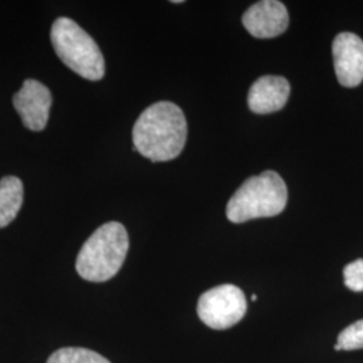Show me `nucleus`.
Returning <instances> with one entry per match:
<instances>
[{"mask_svg": "<svg viewBox=\"0 0 363 363\" xmlns=\"http://www.w3.org/2000/svg\"><path fill=\"white\" fill-rule=\"evenodd\" d=\"M135 150L152 162H167L181 155L187 139V123L181 108L169 101L148 106L135 123Z\"/></svg>", "mask_w": 363, "mask_h": 363, "instance_id": "obj_1", "label": "nucleus"}, {"mask_svg": "<svg viewBox=\"0 0 363 363\" xmlns=\"http://www.w3.org/2000/svg\"><path fill=\"white\" fill-rule=\"evenodd\" d=\"M130 249L125 228L118 222L100 226L81 247L76 261L78 274L93 283H103L121 269Z\"/></svg>", "mask_w": 363, "mask_h": 363, "instance_id": "obj_2", "label": "nucleus"}, {"mask_svg": "<svg viewBox=\"0 0 363 363\" xmlns=\"http://www.w3.org/2000/svg\"><path fill=\"white\" fill-rule=\"evenodd\" d=\"M286 182L274 171H265L241 184L226 206V217L233 223L274 217L286 208Z\"/></svg>", "mask_w": 363, "mask_h": 363, "instance_id": "obj_3", "label": "nucleus"}, {"mask_svg": "<svg viewBox=\"0 0 363 363\" xmlns=\"http://www.w3.org/2000/svg\"><path fill=\"white\" fill-rule=\"evenodd\" d=\"M52 43L60 60L78 76L89 81L104 77V55L94 39L69 18H58L52 26Z\"/></svg>", "mask_w": 363, "mask_h": 363, "instance_id": "obj_4", "label": "nucleus"}, {"mask_svg": "<svg viewBox=\"0 0 363 363\" xmlns=\"http://www.w3.org/2000/svg\"><path fill=\"white\" fill-rule=\"evenodd\" d=\"M247 311L245 294L233 284L214 286L201 295L196 312L213 330H228L242 320Z\"/></svg>", "mask_w": 363, "mask_h": 363, "instance_id": "obj_5", "label": "nucleus"}, {"mask_svg": "<svg viewBox=\"0 0 363 363\" xmlns=\"http://www.w3.org/2000/svg\"><path fill=\"white\" fill-rule=\"evenodd\" d=\"M13 106L28 130H45L52 108V93L37 79H26L13 99Z\"/></svg>", "mask_w": 363, "mask_h": 363, "instance_id": "obj_6", "label": "nucleus"}, {"mask_svg": "<svg viewBox=\"0 0 363 363\" xmlns=\"http://www.w3.org/2000/svg\"><path fill=\"white\" fill-rule=\"evenodd\" d=\"M334 67L337 81L355 88L363 81V40L352 33H340L333 42Z\"/></svg>", "mask_w": 363, "mask_h": 363, "instance_id": "obj_7", "label": "nucleus"}, {"mask_svg": "<svg viewBox=\"0 0 363 363\" xmlns=\"http://www.w3.org/2000/svg\"><path fill=\"white\" fill-rule=\"evenodd\" d=\"M242 23L255 38H274L286 31L289 16L281 1L262 0L247 9Z\"/></svg>", "mask_w": 363, "mask_h": 363, "instance_id": "obj_8", "label": "nucleus"}, {"mask_svg": "<svg viewBox=\"0 0 363 363\" xmlns=\"http://www.w3.org/2000/svg\"><path fill=\"white\" fill-rule=\"evenodd\" d=\"M291 93L289 82L280 76L259 78L249 89L247 105L255 113H273L286 106Z\"/></svg>", "mask_w": 363, "mask_h": 363, "instance_id": "obj_9", "label": "nucleus"}, {"mask_svg": "<svg viewBox=\"0 0 363 363\" xmlns=\"http://www.w3.org/2000/svg\"><path fill=\"white\" fill-rule=\"evenodd\" d=\"M23 205V183L16 177L0 181V228L10 225Z\"/></svg>", "mask_w": 363, "mask_h": 363, "instance_id": "obj_10", "label": "nucleus"}, {"mask_svg": "<svg viewBox=\"0 0 363 363\" xmlns=\"http://www.w3.org/2000/svg\"><path fill=\"white\" fill-rule=\"evenodd\" d=\"M48 363H111L96 351L81 347H65L52 352Z\"/></svg>", "mask_w": 363, "mask_h": 363, "instance_id": "obj_11", "label": "nucleus"}, {"mask_svg": "<svg viewBox=\"0 0 363 363\" xmlns=\"http://www.w3.org/2000/svg\"><path fill=\"white\" fill-rule=\"evenodd\" d=\"M363 349V319L342 330L337 337L335 350L352 351Z\"/></svg>", "mask_w": 363, "mask_h": 363, "instance_id": "obj_12", "label": "nucleus"}, {"mask_svg": "<svg viewBox=\"0 0 363 363\" xmlns=\"http://www.w3.org/2000/svg\"><path fill=\"white\" fill-rule=\"evenodd\" d=\"M345 284L354 292H363V259H355L343 269Z\"/></svg>", "mask_w": 363, "mask_h": 363, "instance_id": "obj_13", "label": "nucleus"}, {"mask_svg": "<svg viewBox=\"0 0 363 363\" xmlns=\"http://www.w3.org/2000/svg\"><path fill=\"white\" fill-rule=\"evenodd\" d=\"M256 300H257V296L253 295V296H252V301H256Z\"/></svg>", "mask_w": 363, "mask_h": 363, "instance_id": "obj_14", "label": "nucleus"}]
</instances>
